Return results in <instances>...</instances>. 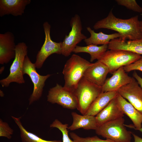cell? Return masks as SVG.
Segmentation results:
<instances>
[{
  "mask_svg": "<svg viewBox=\"0 0 142 142\" xmlns=\"http://www.w3.org/2000/svg\"><path fill=\"white\" fill-rule=\"evenodd\" d=\"M140 21L138 15L127 19L117 18L111 9L106 17L98 21L93 27L95 29L104 28L116 31L120 35L119 38L123 40H133L142 38Z\"/></svg>",
  "mask_w": 142,
  "mask_h": 142,
  "instance_id": "cell-1",
  "label": "cell"
},
{
  "mask_svg": "<svg viewBox=\"0 0 142 142\" xmlns=\"http://www.w3.org/2000/svg\"><path fill=\"white\" fill-rule=\"evenodd\" d=\"M92 63L78 55L73 54L67 61L63 70V87L74 93L85 70Z\"/></svg>",
  "mask_w": 142,
  "mask_h": 142,
  "instance_id": "cell-2",
  "label": "cell"
},
{
  "mask_svg": "<svg viewBox=\"0 0 142 142\" xmlns=\"http://www.w3.org/2000/svg\"><path fill=\"white\" fill-rule=\"evenodd\" d=\"M102 92V87L83 77L74 92L77 100V109L82 115H85L92 103Z\"/></svg>",
  "mask_w": 142,
  "mask_h": 142,
  "instance_id": "cell-3",
  "label": "cell"
},
{
  "mask_svg": "<svg viewBox=\"0 0 142 142\" xmlns=\"http://www.w3.org/2000/svg\"><path fill=\"white\" fill-rule=\"evenodd\" d=\"M123 117L104 123L98 127L96 134L114 142H131L132 132L125 126Z\"/></svg>",
  "mask_w": 142,
  "mask_h": 142,
  "instance_id": "cell-4",
  "label": "cell"
},
{
  "mask_svg": "<svg viewBox=\"0 0 142 142\" xmlns=\"http://www.w3.org/2000/svg\"><path fill=\"white\" fill-rule=\"evenodd\" d=\"M27 48L26 44L23 42L19 43L16 45L15 57L10 68L9 74L7 77L0 80L2 87H7L12 82L19 84L25 83L23 67L24 59L27 55Z\"/></svg>",
  "mask_w": 142,
  "mask_h": 142,
  "instance_id": "cell-5",
  "label": "cell"
},
{
  "mask_svg": "<svg viewBox=\"0 0 142 142\" xmlns=\"http://www.w3.org/2000/svg\"><path fill=\"white\" fill-rule=\"evenodd\" d=\"M141 55L127 50H107L99 60L108 67L109 73H113L121 67L133 63L139 59Z\"/></svg>",
  "mask_w": 142,
  "mask_h": 142,
  "instance_id": "cell-6",
  "label": "cell"
},
{
  "mask_svg": "<svg viewBox=\"0 0 142 142\" xmlns=\"http://www.w3.org/2000/svg\"><path fill=\"white\" fill-rule=\"evenodd\" d=\"M70 24L71 30L62 42V54L65 57L69 56L77 44L87 38L82 33V24L78 14H76L72 18Z\"/></svg>",
  "mask_w": 142,
  "mask_h": 142,
  "instance_id": "cell-7",
  "label": "cell"
},
{
  "mask_svg": "<svg viewBox=\"0 0 142 142\" xmlns=\"http://www.w3.org/2000/svg\"><path fill=\"white\" fill-rule=\"evenodd\" d=\"M36 68L34 63L32 62L27 55L24 62L23 73V75L26 74L29 76L34 85L32 93L29 99V105L38 100L41 97L45 82L51 75L49 74L41 75L37 73Z\"/></svg>",
  "mask_w": 142,
  "mask_h": 142,
  "instance_id": "cell-8",
  "label": "cell"
},
{
  "mask_svg": "<svg viewBox=\"0 0 142 142\" xmlns=\"http://www.w3.org/2000/svg\"><path fill=\"white\" fill-rule=\"evenodd\" d=\"M45 34L43 44L37 55L34 63L36 68L40 69L46 59L51 55L55 53L62 54V42H56L53 41L50 36L51 26L47 22L43 24Z\"/></svg>",
  "mask_w": 142,
  "mask_h": 142,
  "instance_id": "cell-9",
  "label": "cell"
},
{
  "mask_svg": "<svg viewBox=\"0 0 142 142\" xmlns=\"http://www.w3.org/2000/svg\"><path fill=\"white\" fill-rule=\"evenodd\" d=\"M47 97V101L52 104L69 109H77V100L74 93L58 83L49 89Z\"/></svg>",
  "mask_w": 142,
  "mask_h": 142,
  "instance_id": "cell-10",
  "label": "cell"
},
{
  "mask_svg": "<svg viewBox=\"0 0 142 142\" xmlns=\"http://www.w3.org/2000/svg\"><path fill=\"white\" fill-rule=\"evenodd\" d=\"M117 91L142 114V89L133 77L130 83Z\"/></svg>",
  "mask_w": 142,
  "mask_h": 142,
  "instance_id": "cell-11",
  "label": "cell"
},
{
  "mask_svg": "<svg viewBox=\"0 0 142 142\" xmlns=\"http://www.w3.org/2000/svg\"><path fill=\"white\" fill-rule=\"evenodd\" d=\"M109 73L108 67L103 63L98 60L92 63L85 70L83 77L94 84L102 87Z\"/></svg>",
  "mask_w": 142,
  "mask_h": 142,
  "instance_id": "cell-12",
  "label": "cell"
},
{
  "mask_svg": "<svg viewBox=\"0 0 142 142\" xmlns=\"http://www.w3.org/2000/svg\"><path fill=\"white\" fill-rule=\"evenodd\" d=\"M13 34L7 32L0 34V64L8 63L14 58L16 45Z\"/></svg>",
  "mask_w": 142,
  "mask_h": 142,
  "instance_id": "cell-13",
  "label": "cell"
},
{
  "mask_svg": "<svg viewBox=\"0 0 142 142\" xmlns=\"http://www.w3.org/2000/svg\"><path fill=\"white\" fill-rule=\"evenodd\" d=\"M113 74L111 77L106 79L102 87V92L117 91L120 88L130 83L133 78L126 73L123 67Z\"/></svg>",
  "mask_w": 142,
  "mask_h": 142,
  "instance_id": "cell-14",
  "label": "cell"
},
{
  "mask_svg": "<svg viewBox=\"0 0 142 142\" xmlns=\"http://www.w3.org/2000/svg\"><path fill=\"white\" fill-rule=\"evenodd\" d=\"M116 97L96 116L98 127L124 117V114L118 104Z\"/></svg>",
  "mask_w": 142,
  "mask_h": 142,
  "instance_id": "cell-15",
  "label": "cell"
},
{
  "mask_svg": "<svg viewBox=\"0 0 142 142\" xmlns=\"http://www.w3.org/2000/svg\"><path fill=\"white\" fill-rule=\"evenodd\" d=\"M30 0H0V16L11 14L14 16H22Z\"/></svg>",
  "mask_w": 142,
  "mask_h": 142,
  "instance_id": "cell-16",
  "label": "cell"
},
{
  "mask_svg": "<svg viewBox=\"0 0 142 142\" xmlns=\"http://www.w3.org/2000/svg\"><path fill=\"white\" fill-rule=\"evenodd\" d=\"M116 99L119 106L124 114L127 115L133 122V128L136 130L142 127V114L130 103L118 93Z\"/></svg>",
  "mask_w": 142,
  "mask_h": 142,
  "instance_id": "cell-17",
  "label": "cell"
},
{
  "mask_svg": "<svg viewBox=\"0 0 142 142\" xmlns=\"http://www.w3.org/2000/svg\"><path fill=\"white\" fill-rule=\"evenodd\" d=\"M109 50H122L142 54V38L133 40H123L119 38L111 40L108 45Z\"/></svg>",
  "mask_w": 142,
  "mask_h": 142,
  "instance_id": "cell-18",
  "label": "cell"
},
{
  "mask_svg": "<svg viewBox=\"0 0 142 142\" xmlns=\"http://www.w3.org/2000/svg\"><path fill=\"white\" fill-rule=\"evenodd\" d=\"M73 121L68 129L74 130L80 128L84 129L96 130L98 127L95 116L89 115H81L75 112L71 113Z\"/></svg>",
  "mask_w": 142,
  "mask_h": 142,
  "instance_id": "cell-19",
  "label": "cell"
},
{
  "mask_svg": "<svg viewBox=\"0 0 142 142\" xmlns=\"http://www.w3.org/2000/svg\"><path fill=\"white\" fill-rule=\"evenodd\" d=\"M118 93L117 91L102 92L92 103L85 115L96 116L116 97Z\"/></svg>",
  "mask_w": 142,
  "mask_h": 142,
  "instance_id": "cell-20",
  "label": "cell"
},
{
  "mask_svg": "<svg viewBox=\"0 0 142 142\" xmlns=\"http://www.w3.org/2000/svg\"><path fill=\"white\" fill-rule=\"evenodd\" d=\"M87 29L90 35L89 37H87L84 40L87 45H108L111 40L120 37V34L118 33L110 34H105L102 32L97 33L89 27H87Z\"/></svg>",
  "mask_w": 142,
  "mask_h": 142,
  "instance_id": "cell-21",
  "label": "cell"
},
{
  "mask_svg": "<svg viewBox=\"0 0 142 142\" xmlns=\"http://www.w3.org/2000/svg\"><path fill=\"white\" fill-rule=\"evenodd\" d=\"M108 45L100 46L94 45H89L85 46L77 45L73 51L75 53H87L90 56V61L93 62L95 59L99 60L108 49Z\"/></svg>",
  "mask_w": 142,
  "mask_h": 142,
  "instance_id": "cell-22",
  "label": "cell"
},
{
  "mask_svg": "<svg viewBox=\"0 0 142 142\" xmlns=\"http://www.w3.org/2000/svg\"><path fill=\"white\" fill-rule=\"evenodd\" d=\"M11 117L19 129L22 142H62L59 140L49 141L43 139L27 131L23 126L19 118L13 116Z\"/></svg>",
  "mask_w": 142,
  "mask_h": 142,
  "instance_id": "cell-23",
  "label": "cell"
},
{
  "mask_svg": "<svg viewBox=\"0 0 142 142\" xmlns=\"http://www.w3.org/2000/svg\"><path fill=\"white\" fill-rule=\"evenodd\" d=\"M68 125V124H63L58 119H56L50 125V127L57 128L61 131L63 136L62 142H75L72 140L69 136Z\"/></svg>",
  "mask_w": 142,
  "mask_h": 142,
  "instance_id": "cell-24",
  "label": "cell"
},
{
  "mask_svg": "<svg viewBox=\"0 0 142 142\" xmlns=\"http://www.w3.org/2000/svg\"><path fill=\"white\" fill-rule=\"evenodd\" d=\"M70 135L75 142H114L108 139L103 140L97 136L86 138L81 137L73 132L70 133Z\"/></svg>",
  "mask_w": 142,
  "mask_h": 142,
  "instance_id": "cell-25",
  "label": "cell"
},
{
  "mask_svg": "<svg viewBox=\"0 0 142 142\" xmlns=\"http://www.w3.org/2000/svg\"><path fill=\"white\" fill-rule=\"evenodd\" d=\"M115 1L118 5L124 6L128 9L138 13L142 12V8L135 0H116Z\"/></svg>",
  "mask_w": 142,
  "mask_h": 142,
  "instance_id": "cell-26",
  "label": "cell"
},
{
  "mask_svg": "<svg viewBox=\"0 0 142 142\" xmlns=\"http://www.w3.org/2000/svg\"><path fill=\"white\" fill-rule=\"evenodd\" d=\"M13 130L6 122L0 119V136L6 137L8 139H11L13 134Z\"/></svg>",
  "mask_w": 142,
  "mask_h": 142,
  "instance_id": "cell-27",
  "label": "cell"
},
{
  "mask_svg": "<svg viewBox=\"0 0 142 142\" xmlns=\"http://www.w3.org/2000/svg\"><path fill=\"white\" fill-rule=\"evenodd\" d=\"M123 68L126 72L136 70L142 72V56L133 63L123 67Z\"/></svg>",
  "mask_w": 142,
  "mask_h": 142,
  "instance_id": "cell-28",
  "label": "cell"
},
{
  "mask_svg": "<svg viewBox=\"0 0 142 142\" xmlns=\"http://www.w3.org/2000/svg\"><path fill=\"white\" fill-rule=\"evenodd\" d=\"M133 77L136 80L138 84L142 89V78L139 76L135 71L134 72L133 74Z\"/></svg>",
  "mask_w": 142,
  "mask_h": 142,
  "instance_id": "cell-29",
  "label": "cell"
},
{
  "mask_svg": "<svg viewBox=\"0 0 142 142\" xmlns=\"http://www.w3.org/2000/svg\"><path fill=\"white\" fill-rule=\"evenodd\" d=\"M132 134L134 138V141L133 142H142V138L132 133Z\"/></svg>",
  "mask_w": 142,
  "mask_h": 142,
  "instance_id": "cell-30",
  "label": "cell"
},
{
  "mask_svg": "<svg viewBox=\"0 0 142 142\" xmlns=\"http://www.w3.org/2000/svg\"><path fill=\"white\" fill-rule=\"evenodd\" d=\"M139 27L140 32L142 34V20L140 21Z\"/></svg>",
  "mask_w": 142,
  "mask_h": 142,
  "instance_id": "cell-31",
  "label": "cell"
},
{
  "mask_svg": "<svg viewBox=\"0 0 142 142\" xmlns=\"http://www.w3.org/2000/svg\"><path fill=\"white\" fill-rule=\"evenodd\" d=\"M4 66H3L1 67L0 68V74H1L2 73V72L4 70Z\"/></svg>",
  "mask_w": 142,
  "mask_h": 142,
  "instance_id": "cell-32",
  "label": "cell"
},
{
  "mask_svg": "<svg viewBox=\"0 0 142 142\" xmlns=\"http://www.w3.org/2000/svg\"><path fill=\"white\" fill-rule=\"evenodd\" d=\"M0 97H3L4 96V94L3 92L0 90Z\"/></svg>",
  "mask_w": 142,
  "mask_h": 142,
  "instance_id": "cell-33",
  "label": "cell"
},
{
  "mask_svg": "<svg viewBox=\"0 0 142 142\" xmlns=\"http://www.w3.org/2000/svg\"><path fill=\"white\" fill-rule=\"evenodd\" d=\"M138 130L140 131V132H141L142 133V127L141 128Z\"/></svg>",
  "mask_w": 142,
  "mask_h": 142,
  "instance_id": "cell-34",
  "label": "cell"
}]
</instances>
